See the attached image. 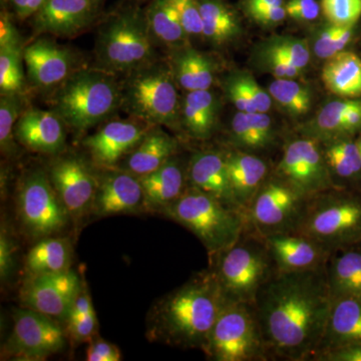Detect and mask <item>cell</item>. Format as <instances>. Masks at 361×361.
<instances>
[{
    "mask_svg": "<svg viewBox=\"0 0 361 361\" xmlns=\"http://www.w3.org/2000/svg\"><path fill=\"white\" fill-rule=\"evenodd\" d=\"M6 45L21 47V39L20 33L9 20L8 16L6 14H2L1 20H0V47H6Z\"/></svg>",
    "mask_w": 361,
    "mask_h": 361,
    "instance_id": "obj_53",
    "label": "cell"
},
{
    "mask_svg": "<svg viewBox=\"0 0 361 361\" xmlns=\"http://www.w3.org/2000/svg\"><path fill=\"white\" fill-rule=\"evenodd\" d=\"M139 178L144 190L145 208L159 212L177 201L189 187L187 170L175 158L158 170Z\"/></svg>",
    "mask_w": 361,
    "mask_h": 361,
    "instance_id": "obj_25",
    "label": "cell"
},
{
    "mask_svg": "<svg viewBox=\"0 0 361 361\" xmlns=\"http://www.w3.org/2000/svg\"><path fill=\"white\" fill-rule=\"evenodd\" d=\"M133 73L122 90L127 111L152 126L177 125L180 106L172 73L151 63Z\"/></svg>",
    "mask_w": 361,
    "mask_h": 361,
    "instance_id": "obj_9",
    "label": "cell"
},
{
    "mask_svg": "<svg viewBox=\"0 0 361 361\" xmlns=\"http://www.w3.org/2000/svg\"><path fill=\"white\" fill-rule=\"evenodd\" d=\"M73 247L70 240L47 237L28 251L25 269L30 275L61 272L71 269Z\"/></svg>",
    "mask_w": 361,
    "mask_h": 361,
    "instance_id": "obj_31",
    "label": "cell"
},
{
    "mask_svg": "<svg viewBox=\"0 0 361 361\" xmlns=\"http://www.w3.org/2000/svg\"><path fill=\"white\" fill-rule=\"evenodd\" d=\"M161 213L193 233L210 258L238 241L248 225L245 214L192 187Z\"/></svg>",
    "mask_w": 361,
    "mask_h": 361,
    "instance_id": "obj_3",
    "label": "cell"
},
{
    "mask_svg": "<svg viewBox=\"0 0 361 361\" xmlns=\"http://www.w3.org/2000/svg\"><path fill=\"white\" fill-rule=\"evenodd\" d=\"M23 61L30 80L42 87L63 84L73 66L71 52L47 39L37 40L26 47Z\"/></svg>",
    "mask_w": 361,
    "mask_h": 361,
    "instance_id": "obj_21",
    "label": "cell"
},
{
    "mask_svg": "<svg viewBox=\"0 0 361 361\" xmlns=\"http://www.w3.org/2000/svg\"><path fill=\"white\" fill-rule=\"evenodd\" d=\"M66 325L68 334L75 341H92L99 329L96 311H90L78 322L66 323Z\"/></svg>",
    "mask_w": 361,
    "mask_h": 361,
    "instance_id": "obj_45",
    "label": "cell"
},
{
    "mask_svg": "<svg viewBox=\"0 0 361 361\" xmlns=\"http://www.w3.org/2000/svg\"><path fill=\"white\" fill-rule=\"evenodd\" d=\"M332 299L353 296L361 298V250L350 246L330 252L325 264Z\"/></svg>",
    "mask_w": 361,
    "mask_h": 361,
    "instance_id": "obj_27",
    "label": "cell"
},
{
    "mask_svg": "<svg viewBox=\"0 0 361 361\" xmlns=\"http://www.w3.org/2000/svg\"><path fill=\"white\" fill-rule=\"evenodd\" d=\"M175 80L187 92L210 90L214 66L210 59L190 47H182L175 56Z\"/></svg>",
    "mask_w": 361,
    "mask_h": 361,
    "instance_id": "obj_32",
    "label": "cell"
},
{
    "mask_svg": "<svg viewBox=\"0 0 361 361\" xmlns=\"http://www.w3.org/2000/svg\"><path fill=\"white\" fill-rule=\"evenodd\" d=\"M23 106L20 94H2L0 99V146L2 153L13 156L16 152L14 128Z\"/></svg>",
    "mask_w": 361,
    "mask_h": 361,
    "instance_id": "obj_38",
    "label": "cell"
},
{
    "mask_svg": "<svg viewBox=\"0 0 361 361\" xmlns=\"http://www.w3.org/2000/svg\"><path fill=\"white\" fill-rule=\"evenodd\" d=\"M16 244L9 236L6 226H1L0 232V278L2 283L11 278L16 266Z\"/></svg>",
    "mask_w": 361,
    "mask_h": 361,
    "instance_id": "obj_44",
    "label": "cell"
},
{
    "mask_svg": "<svg viewBox=\"0 0 361 361\" xmlns=\"http://www.w3.org/2000/svg\"><path fill=\"white\" fill-rule=\"evenodd\" d=\"M322 11L334 25H355L361 18V0H322Z\"/></svg>",
    "mask_w": 361,
    "mask_h": 361,
    "instance_id": "obj_41",
    "label": "cell"
},
{
    "mask_svg": "<svg viewBox=\"0 0 361 361\" xmlns=\"http://www.w3.org/2000/svg\"><path fill=\"white\" fill-rule=\"evenodd\" d=\"M177 11L183 27L189 37L203 35V20H202L199 0H169Z\"/></svg>",
    "mask_w": 361,
    "mask_h": 361,
    "instance_id": "obj_42",
    "label": "cell"
},
{
    "mask_svg": "<svg viewBox=\"0 0 361 361\" xmlns=\"http://www.w3.org/2000/svg\"><path fill=\"white\" fill-rule=\"evenodd\" d=\"M275 175L308 199L336 188L323 155L322 144L304 135L285 146Z\"/></svg>",
    "mask_w": 361,
    "mask_h": 361,
    "instance_id": "obj_12",
    "label": "cell"
},
{
    "mask_svg": "<svg viewBox=\"0 0 361 361\" xmlns=\"http://www.w3.org/2000/svg\"><path fill=\"white\" fill-rule=\"evenodd\" d=\"M355 33V25H334L324 28L315 39L313 51L316 56L329 59L343 51Z\"/></svg>",
    "mask_w": 361,
    "mask_h": 361,
    "instance_id": "obj_39",
    "label": "cell"
},
{
    "mask_svg": "<svg viewBox=\"0 0 361 361\" xmlns=\"http://www.w3.org/2000/svg\"><path fill=\"white\" fill-rule=\"evenodd\" d=\"M177 149L174 137L155 126L130 152L126 167L128 172L137 177L148 175L174 158Z\"/></svg>",
    "mask_w": 361,
    "mask_h": 361,
    "instance_id": "obj_26",
    "label": "cell"
},
{
    "mask_svg": "<svg viewBox=\"0 0 361 361\" xmlns=\"http://www.w3.org/2000/svg\"><path fill=\"white\" fill-rule=\"evenodd\" d=\"M285 8L287 16L302 21L315 20L322 11V6L316 0H289Z\"/></svg>",
    "mask_w": 361,
    "mask_h": 361,
    "instance_id": "obj_48",
    "label": "cell"
},
{
    "mask_svg": "<svg viewBox=\"0 0 361 361\" xmlns=\"http://www.w3.org/2000/svg\"><path fill=\"white\" fill-rule=\"evenodd\" d=\"M266 51L276 52L289 61L304 70L310 61V51L304 39L292 37H277L266 44Z\"/></svg>",
    "mask_w": 361,
    "mask_h": 361,
    "instance_id": "obj_40",
    "label": "cell"
},
{
    "mask_svg": "<svg viewBox=\"0 0 361 361\" xmlns=\"http://www.w3.org/2000/svg\"><path fill=\"white\" fill-rule=\"evenodd\" d=\"M14 137L23 147L37 153L54 155L66 147L63 121L56 111H25L16 123Z\"/></svg>",
    "mask_w": 361,
    "mask_h": 361,
    "instance_id": "obj_20",
    "label": "cell"
},
{
    "mask_svg": "<svg viewBox=\"0 0 361 361\" xmlns=\"http://www.w3.org/2000/svg\"><path fill=\"white\" fill-rule=\"evenodd\" d=\"M75 271L30 275L20 291L23 307L66 322L82 287Z\"/></svg>",
    "mask_w": 361,
    "mask_h": 361,
    "instance_id": "obj_14",
    "label": "cell"
},
{
    "mask_svg": "<svg viewBox=\"0 0 361 361\" xmlns=\"http://www.w3.org/2000/svg\"><path fill=\"white\" fill-rule=\"evenodd\" d=\"M356 343H361V298L332 299L329 322L315 357L325 351Z\"/></svg>",
    "mask_w": 361,
    "mask_h": 361,
    "instance_id": "obj_23",
    "label": "cell"
},
{
    "mask_svg": "<svg viewBox=\"0 0 361 361\" xmlns=\"http://www.w3.org/2000/svg\"><path fill=\"white\" fill-rule=\"evenodd\" d=\"M211 260L210 270L228 302L253 304L276 271L264 240L248 225L238 241Z\"/></svg>",
    "mask_w": 361,
    "mask_h": 361,
    "instance_id": "obj_4",
    "label": "cell"
},
{
    "mask_svg": "<svg viewBox=\"0 0 361 361\" xmlns=\"http://www.w3.org/2000/svg\"><path fill=\"white\" fill-rule=\"evenodd\" d=\"M153 127L139 118L113 121L87 137L84 145L97 165L111 168L129 155Z\"/></svg>",
    "mask_w": 361,
    "mask_h": 361,
    "instance_id": "obj_16",
    "label": "cell"
},
{
    "mask_svg": "<svg viewBox=\"0 0 361 361\" xmlns=\"http://www.w3.org/2000/svg\"><path fill=\"white\" fill-rule=\"evenodd\" d=\"M145 208L144 190L137 176L114 171L99 180L92 211L99 217L134 214Z\"/></svg>",
    "mask_w": 361,
    "mask_h": 361,
    "instance_id": "obj_18",
    "label": "cell"
},
{
    "mask_svg": "<svg viewBox=\"0 0 361 361\" xmlns=\"http://www.w3.org/2000/svg\"><path fill=\"white\" fill-rule=\"evenodd\" d=\"M2 1H4V0H2Z\"/></svg>",
    "mask_w": 361,
    "mask_h": 361,
    "instance_id": "obj_58",
    "label": "cell"
},
{
    "mask_svg": "<svg viewBox=\"0 0 361 361\" xmlns=\"http://www.w3.org/2000/svg\"><path fill=\"white\" fill-rule=\"evenodd\" d=\"M331 303L325 265L299 272L275 271L253 302L268 360L313 361Z\"/></svg>",
    "mask_w": 361,
    "mask_h": 361,
    "instance_id": "obj_1",
    "label": "cell"
},
{
    "mask_svg": "<svg viewBox=\"0 0 361 361\" xmlns=\"http://www.w3.org/2000/svg\"><path fill=\"white\" fill-rule=\"evenodd\" d=\"M322 77L326 89L336 96H361V59L355 52L343 51L326 59Z\"/></svg>",
    "mask_w": 361,
    "mask_h": 361,
    "instance_id": "obj_29",
    "label": "cell"
},
{
    "mask_svg": "<svg viewBox=\"0 0 361 361\" xmlns=\"http://www.w3.org/2000/svg\"><path fill=\"white\" fill-rule=\"evenodd\" d=\"M275 269L299 272L326 264L330 251L315 240L298 231L278 233L263 238Z\"/></svg>",
    "mask_w": 361,
    "mask_h": 361,
    "instance_id": "obj_17",
    "label": "cell"
},
{
    "mask_svg": "<svg viewBox=\"0 0 361 361\" xmlns=\"http://www.w3.org/2000/svg\"><path fill=\"white\" fill-rule=\"evenodd\" d=\"M230 137L237 149L255 153L269 148L274 142V129L267 113L237 111L233 116Z\"/></svg>",
    "mask_w": 361,
    "mask_h": 361,
    "instance_id": "obj_28",
    "label": "cell"
},
{
    "mask_svg": "<svg viewBox=\"0 0 361 361\" xmlns=\"http://www.w3.org/2000/svg\"><path fill=\"white\" fill-rule=\"evenodd\" d=\"M226 300L212 271H204L164 297L149 315L148 338L203 350Z\"/></svg>",
    "mask_w": 361,
    "mask_h": 361,
    "instance_id": "obj_2",
    "label": "cell"
},
{
    "mask_svg": "<svg viewBox=\"0 0 361 361\" xmlns=\"http://www.w3.org/2000/svg\"><path fill=\"white\" fill-rule=\"evenodd\" d=\"M358 147H360V153H361V137L360 139V141L357 142Z\"/></svg>",
    "mask_w": 361,
    "mask_h": 361,
    "instance_id": "obj_57",
    "label": "cell"
},
{
    "mask_svg": "<svg viewBox=\"0 0 361 361\" xmlns=\"http://www.w3.org/2000/svg\"><path fill=\"white\" fill-rule=\"evenodd\" d=\"M225 156L233 193L246 215L254 197L269 177V169L263 159L249 152L236 149Z\"/></svg>",
    "mask_w": 361,
    "mask_h": 361,
    "instance_id": "obj_24",
    "label": "cell"
},
{
    "mask_svg": "<svg viewBox=\"0 0 361 361\" xmlns=\"http://www.w3.org/2000/svg\"><path fill=\"white\" fill-rule=\"evenodd\" d=\"M225 92L227 94L228 99L236 106L238 111L257 113L255 104L252 102L242 85L239 84L238 80L235 78L234 73H232L226 80Z\"/></svg>",
    "mask_w": 361,
    "mask_h": 361,
    "instance_id": "obj_46",
    "label": "cell"
},
{
    "mask_svg": "<svg viewBox=\"0 0 361 361\" xmlns=\"http://www.w3.org/2000/svg\"><path fill=\"white\" fill-rule=\"evenodd\" d=\"M281 4H283V0H247V9L252 16L263 9Z\"/></svg>",
    "mask_w": 361,
    "mask_h": 361,
    "instance_id": "obj_56",
    "label": "cell"
},
{
    "mask_svg": "<svg viewBox=\"0 0 361 361\" xmlns=\"http://www.w3.org/2000/svg\"><path fill=\"white\" fill-rule=\"evenodd\" d=\"M187 175L189 187L200 190L229 208L245 214L233 193L225 154L217 151L195 154L188 166Z\"/></svg>",
    "mask_w": 361,
    "mask_h": 361,
    "instance_id": "obj_19",
    "label": "cell"
},
{
    "mask_svg": "<svg viewBox=\"0 0 361 361\" xmlns=\"http://www.w3.org/2000/svg\"><path fill=\"white\" fill-rule=\"evenodd\" d=\"M320 144L334 185L337 179L351 180L360 177L361 153L357 142L344 137L320 142Z\"/></svg>",
    "mask_w": 361,
    "mask_h": 361,
    "instance_id": "obj_33",
    "label": "cell"
},
{
    "mask_svg": "<svg viewBox=\"0 0 361 361\" xmlns=\"http://www.w3.org/2000/svg\"><path fill=\"white\" fill-rule=\"evenodd\" d=\"M121 102L122 89L109 71L85 70L63 82L54 110L71 129L84 132L108 118Z\"/></svg>",
    "mask_w": 361,
    "mask_h": 361,
    "instance_id": "obj_5",
    "label": "cell"
},
{
    "mask_svg": "<svg viewBox=\"0 0 361 361\" xmlns=\"http://www.w3.org/2000/svg\"><path fill=\"white\" fill-rule=\"evenodd\" d=\"M361 128V101H358L357 104L346 114L344 118L343 130H342V137L346 135L355 132V130Z\"/></svg>",
    "mask_w": 361,
    "mask_h": 361,
    "instance_id": "obj_55",
    "label": "cell"
},
{
    "mask_svg": "<svg viewBox=\"0 0 361 361\" xmlns=\"http://www.w3.org/2000/svg\"><path fill=\"white\" fill-rule=\"evenodd\" d=\"M47 0H13L14 8L20 18H28L44 6Z\"/></svg>",
    "mask_w": 361,
    "mask_h": 361,
    "instance_id": "obj_54",
    "label": "cell"
},
{
    "mask_svg": "<svg viewBox=\"0 0 361 361\" xmlns=\"http://www.w3.org/2000/svg\"><path fill=\"white\" fill-rule=\"evenodd\" d=\"M146 16L154 39L169 47H184L189 35L169 0H154Z\"/></svg>",
    "mask_w": 361,
    "mask_h": 361,
    "instance_id": "obj_35",
    "label": "cell"
},
{
    "mask_svg": "<svg viewBox=\"0 0 361 361\" xmlns=\"http://www.w3.org/2000/svg\"><path fill=\"white\" fill-rule=\"evenodd\" d=\"M23 49L16 45L0 47V90L2 94H20L25 87Z\"/></svg>",
    "mask_w": 361,
    "mask_h": 361,
    "instance_id": "obj_37",
    "label": "cell"
},
{
    "mask_svg": "<svg viewBox=\"0 0 361 361\" xmlns=\"http://www.w3.org/2000/svg\"><path fill=\"white\" fill-rule=\"evenodd\" d=\"M251 16L261 25H274L282 23L286 18L287 11L284 4H281L263 9L252 14Z\"/></svg>",
    "mask_w": 361,
    "mask_h": 361,
    "instance_id": "obj_52",
    "label": "cell"
},
{
    "mask_svg": "<svg viewBox=\"0 0 361 361\" xmlns=\"http://www.w3.org/2000/svg\"><path fill=\"white\" fill-rule=\"evenodd\" d=\"M37 32L61 37L78 35L92 18L90 0H47L37 13Z\"/></svg>",
    "mask_w": 361,
    "mask_h": 361,
    "instance_id": "obj_22",
    "label": "cell"
},
{
    "mask_svg": "<svg viewBox=\"0 0 361 361\" xmlns=\"http://www.w3.org/2000/svg\"><path fill=\"white\" fill-rule=\"evenodd\" d=\"M203 351L215 361L268 360L253 304L226 303Z\"/></svg>",
    "mask_w": 361,
    "mask_h": 361,
    "instance_id": "obj_7",
    "label": "cell"
},
{
    "mask_svg": "<svg viewBox=\"0 0 361 361\" xmlns=\"http://www.w3.org/2000/svg\"><path fill=\"white\" fill-rule=\"evenodd\" d=\"M49 176L71 219L80 220L92 211L99 180L84 161L77 157L59 159Z\"/></svg>",
    "mask_w": 361,
    "mask_h": 361,
    "instance_id": "obj_15",
    "label": "cell"
},
{
    "mask_svg": "<svg viewBox=\"0 0 361 361\" xmlns=\"http://www.w3.org/2000/svg\"><path fill=\"white\" fill-rule=\"evenodd\" d=\"M122 360L120 349L110 342L99 339L90 342L87 350V360L89 361H120Z\"/></svg>",
    "mask_w": 361,
    "mask_h": 361,
    "instance_id": "obj_49",
    "label": "cell"
},
{
    "mask_svg": "<svg viewBox=\"0 0 361 361\" xmlns=\"http://www.w3.org/2000/svg\"><path fill=\"white\" fill-rule=\"evenodd\" d=\"M18 215L25 232L33 238H47L65 229L70 214L52 186L49 173L35 170L21 182Z\"/></svg>",
    "mask_w": 361,
    "mask_h": 361,
    "instance_id": "obj_11",
    "label": "cell"
},
{
    "mask_svg": "<svg viewBox=\"0 0 361 361\" xmlns=\"http://www.w3.org/2000/svg\"><path fill=\"white\" fill-rule=\"evenodd\" d=\"M203 37L216 44L236 39L241 32L238 18L221 0H199Z\"/></svg>",
    "mask_w": 361,
    "mask_h": 361,
    "instance_id": "obj_34",
    "label": "cell"
},
{
    "mask_svg": "<svg viewBox=\"0 0 361 361\" xmlns=\"http://www.w3.org/2000/svg\"><path fill=\"white\" fill-rule=\"evenodd\" d=\"M66 334L59 322L23 307L13 316V329L6 346L18 360H44L63 348Z\"/></svg>",
    "mask_w": 361,
    "mask_h": 361,
    "instance_id": "obj_13",
    "label": "cell"
},
{
    "mask_svg": "<svg viewBox=\"0 0 361 361\" xmlns=\"http://www.w3.org/2000/svg\"><path fill=\"white\" fill-rule=\"evenodd\" d=\"M265 66L271 71L272 75L279 78H296L300 75V68L292 65L288 59L280 56L276 52L266 51Z\"/></svg>",
    "mask_w": 361,
    "mask_h": 361,
    "instance_id": "obj_47",
    "label": "cell"
},
{
    "mask_svg": "<svg viewBox=\"0 0 361 361\" xmlns=\"http://www.w3.org/2000/svg\"><path fill=\"white\" fill-rule=\"evenodd\" d=\"M268 92L272 99L291 115H305L310 110L312 99L310 90L294 78H275L268 87Z\"/></svg>",
    "mask_w": 361,
    "mask_h": 361,
    "instance_id": "obj_36",
    "label": "cell"
},
{
    "mask_svg": "<svg viewBox=\"0 0 361 361\" xmlns=\"http://www.w3.org/2000/svg\"><path fill=\"white\" fill-rule=\"evenodd\" d=\"M297 231L330 252L353 245L361 239V200L341 188L316 195L308 200Z\"/></svg>",
    "mask_w": 361,
    "mask_h": 361,
    "instance_id": "obj_6",
    "label": "cell"
},
{
    "mask_svg": "<svg viewBox=\"0 0 361 361\" xmlns=\"http://www.w3.org/2000/svg\"><path fill=\"white\" fill-rule=\"evenodd\" d=\"M92 310H94L92 299H90L89 292L87 290V287L85 286V284H82V289H80V293H78L77 299L73 303L66 323L78 322Z\"/></svg>",
    "mask_w": 361,
    "mask_h": 361,
    "instance_id": "obj_51",
    "label": "cell"
},
{
    "mask_svg": "<svg viewBox=\"0 0 361 361\" xmlns=\"http://www.w3.org/2000/svg\"><path fill=\"white\" fill-rule=\"evenodd\" d=\"M218 104L209 90L188 92L182 106L183 125L196 140H207L217 125Z\"/></svg>",
    "mask_w": 361,
    "mask_h": 361,
    "instance_id": "obj_30",
    "label": "cell"
},
{
    "mask_svg": "<svg viewBox=\"0 0 361 361\" xmlns=\"http://www.w3.org/2000/svg\"><path fill=\"white\" fill-rule=\"evenodd\" d=\"M313 361H361V343L325 351L316 356Z\"/></svg>",
    "mask_w": 361,
    "mask_h": 361,
    "instance_id": "obj_50",
    "label": "cell"
},
{
    "mask_svg": "<svg viewBox=\"0 0 361 361\" xmlns=\"http://www.w3.org/2000/svg\"><path fill=\"white\" fill-rule=\"evenodd\" d=\"M307 197L273 174L266 179L247 210V224L264 238L278 233L297 231L305 214Z\"/></svg>",
    "mask_w": 361,
    "mask_h": 361,
    "instance_id": "obj_10",
    "label": "cell"
},
{
    "mask_svg": "<svg viewBox=\"0 0 361 361\" xmlns=\"http://www.w3.org/2000/svg\"><path fill=\"white\" fill-rule=\"evenodd\" d=\"M234 75L255 104L256 110L259 113H268L272 106V97L269 92H265L250 73L238 71Z\"/></svg>",
    "mask_w": 361,
    "mask_h": 361,
    "instance_id": "obj_43",
    "label": "cell"
},
{
    "mask_svg": "<svg viewBox=\"0 0 361 361\" xmlns=\"http://www.w3.org/2000/svg\"><path fill=\"white\" fill-rule=\"evenodd\" d=\"M153 35L147 16L128 11L116 16L101 30L97 59L109 73H130L153 63Z\"/></svg>",
    "mask_w": 361,
    "mask_h": 361,
    "instance_id": "obj_8",
    "label": "cell"
}]
</instances>
